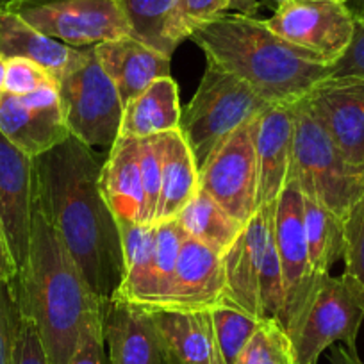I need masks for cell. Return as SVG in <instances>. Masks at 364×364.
Wrapping results in <instances>:
<instances>
[{"instance_id":"cell-1","label":"cell","mask_w":364,"mask_h":364,"mask_svg":"<svg viewBox=\"0 0 364 364\" xmlns=\"http://www.w3.org/2000/svg\"><path fill=\"white\" fill-rule=\"evenodd\" d=\"M102 163L93 149L70 136L34 157V200L72 254L93 295L114 299L124 279L117 216L100 190Z\"/></svg>"},{"instance_id":"cell-2","label":"cell","mask_w":364,"mask_h":364,"mask_svg":"<svg viewBox=\"0 0 364 364\" xmlns=\"http://www.w3.org/2000/svg\"><path fill=\"white\" fill-rule=\"evenodd\" d=\"M13 284L16 304L36 325L50 364H68L84 323L102 302L36 200L29 255Z\"/></svg>"},{"instance_id":"cell-3","label":"cell","mask_w":364,"mask_h":364,"mask_svg":"<svg viewBox=\"0 0 364 364\" xmlns=\"http://www.w3.org/2000/svg\"><path fill=\"white\" fill-rule=\"evenodd\" d=\"M208 65L240 77L268 104H293L328 77V66L281 40L264 20L223 13L190 38Z\"/></svg>"},{"instance_id":"cell-4","label":"cell","mask_w":364,"mask_h":364,"mask_svg":"<svg viewBox=\"0 0 364 364\" xmlns=\"http://www.w3.org/2000/svg\"><path fill=\"white\" fill-rule=\"evenodd\" d=\"M275 204L259 208L222 255L225 269V304L257 320L281 323L284 289L273 241Z\"/></svg>"},{"instance_id":"cell-5","label":"cell","mask_w":364,"mask_h":364,"mask_svg":"<svg viewBox=\"0 0 364 364\" xmlns=\"http://www.w3.org/2000/svg\"><path fill=\"white\" fill-rule=\"evenodd\" d=\"M291 175L306 197L343 220L364 195V173L346 161L306 99L295 102Z\"/></svg>"},{"instance_id":"cell-6","label":"cell","mask_w":364,"mask_h":364,"mask_svg":"<svg viewBox=\"0 0 364 364\" xmlns=\"http://www.w3.org/2000/svg\"><path fill=\"white\" fill-rule=\"evenodd\" d=\"M269 106L240 77L208 65L193 99L182 109L178 131L200 166L220 139Z\"/></svg>"},{"instance_id":"cell-7","label":"cell","mask_w":364,"mask_h":364,"mask_svg":"<svg viewBox=\"0 0 364 364\" xmlns=\"http://www.w3.org/2000/svg\"><path fill=\"white\" fill-rule=\"evenodd\" d=\"M70 136L87 146H113L120 136L124 102L93 47L84 63L58 82Z\"/></svg>"},{"instance_id":"cell-8","label":"cell","mask_w":364,"mask_h":364,"mask_svg":"<svg viewBox=\"0 0 364 364\" xmlns=\"http://www.w3.org/2000/svg\"><path fill=\"white\" fill-rule=\"evenodd\" d=\"M363 320L364 309L346 279L343 275L323 277L288 332L296 364H318L321 353L336 343L357 353V334Z\"/></svg>"},{"instance_id":"cell-9","label":"cell","mask_w":364,"mask_h":364,"mask_svg":"<svg viewBox=\"0 0 364 364\" xmlns=\"http://www.w3.org/2000/svg\"><path fill=\"white\" fill-rule=\"evenodd\" d=\"M255 118L220 139L198 166V188L232 218L247 223L257 202Z\"/></svg>"},{"instance_id":"cell-10","label":"cell","mask_w":364,"mask_h":364,"mask_svg":"<svg viewBox=\"0 0 364 364\" xmlns=\"http://www.w3.org/2000/svg\"><path fill=\"white\" fill-rule=\"evenodd\" d=\"M16 13L40 33L75 48L131 36L122 0H31Z\"/></svg>"},{"instance_id":"cell-11","label":"cell","mask_w":364,"mask_h":364,"mask_svg":"<svg viewBox=\"0 0 364 364\" xmlns=\"http://www.w3.org/2000/svg\"><path fill=\"white\" fill-rule=\"evenodd\" d=\"M264 23L327 66L345 54L355 31V18L341 0H284Z\"/></svg>"},{"instance_id":"cell-12","label":"cell","mask_w":364,"mask_h":364,"mask_svg":"<svg viewBox=\"0 0 364 364\" xmlns=\"http://www.w3.org/2000/svg\"><path fill=\"white\" fill-rule=\"evenodd\" d=\"M273 241L279 255L282 289H284V314L281 325L286 332H289L306 309L318 282L323 279L314 277L311 269L306 225H304V193L291 173L288 184L275 202Z\"/></svg>"},{"instance_id":"cell-13","label":"cell","mask_w":364,"mask_h":364,"mask_svg":"<svg viewBox=\"0 0 364 364\" xmlns=\"http://www.w3.org/2000/svg\"><path fill=\"white\" fill-rule=\"evenodd\" d=\"M0 134L23 154L40 157L70 138L58 84L29 95H0Z\"/></svg>"},{"instance_id":"cell-14","label":"cell","mask_w":364,"mask_h":364,"mask_svg":"<svg viewBox=\"0 0 364 364\" xmlns=\"http://www.w3.org/2000/svg\"><path fill=\"white\" fill-rule=\"evenodd\" d=\"M304 99L352 166L364 173V77H325Z\"/></svg>"},{"instance_id":"cell-15","label":"cell","mask_w":364,"mask_h":364,"mask_svg":"<svg viewBox=\"0 0 364 364\" xmlns=\"http://www.w3.org/2000/svg\"><path fill=\"white\" fill-rule=\"evenodd\" d=\"M34 211V159L0 134V227L16 268L29 255Z\"/></svg>"},{"instance_id":"cell-16","label":"cell","mask_w":364,"mask_h":364,"mask_svg":"<svg viewBox=\"0 0 364 364\" xmlns=\"http://www.w3.org/2000/svg\"><path fill=\"white\" fill-rule=\"evenodd\" d=\"M295 102L273 104L255 117L257 202L255 211L273 205L288 184L293 164Z\"/></svg>"},{"instance_id":"cell-17","label":"cell","mask_w":364,"mask_h":364,"mask_svg":"<svg viewBox=\"0 0 364 364\" xmlns=\"http://www.w3.org/2000/svg\"><path fill=\"white\" fill-rule=\"evenodd\" d=\"M225 304L222 255L188 236L178 252L170 295L157 311H211Z\"/></svg>"},{"instance_id":"cell-18","label":"cell","mask_w":364,"mask_h":364,"mask_svg":"<svg viewBox=\"0 0 364 364\" xmlns=\"http://www.w3.org/2000/svg\"><path fill=\"white\" fill-rule=\"evenodd\" d=\"M102 328L111 364H166L152 313L134 304H102Z\"/></svg>"},{"instance_id":"cell-19","label":"cell","mask_w":364,"mask_h":364,"mask_svg":"<svg viewBox=\"0 0 364 364\" xmlns=\"http://www.w3.org/2000/svg\"><path fill=\"white\" fill-rule=\"evenodd\" d=\"M93 50L97 61L117 86L124 106L156 79L170 77L171 55L136 40L134 36L104 41L95 45Z\"/></svg>"},{"instance_id":"cell-20","label":"cell","mask_w":364,"mask_h":364,"mask_svg":"<svg viewBox=\"0 0 364 364\" xmlns=\"http://www.w3.org/2000/svg\"><path fill=\"white\" fill-rule=\"evenodd\" d=\"M87 48H75L40 33L18 13L0 15V55L4 59L23 58L47 70L55 80H61L84 63Z\"/></svg>"},{"instance_id":"cell-21","label":"cell","mask_w":364,"mask_h":364,"mask_svg":"<svg viewBox=\"0 0 364 364\" xmlns=\"http://www.w3.org/2000/svg\"><path fill=\"white\" fill-rule=\"evenodd\" d=\"M100 190L118 222L146 225L138 138L118 136L100 170Z\"/></svg>"},{"instance_id":"cell-22","label":"cell","mask_w":364,"mask_h":364,"mask_svg":"<svg viewBox=\"0 0 364 364\" xmlns=\"http://www.w3.org/2000/svg\"><path fill=\"white\" fill-rule=\"evenodd\" d=\"M166 364H220L209 311H150Z\"/></svg>"},{"instance_id":"cell-23","label":"cell","mask_w":364,"mask_h":364,"mask_svg":"<svg viewBox=\"0 0 364 364\" xmlns=\"http://www.w3.org/2000/svg\"><path fill=\"white\" fill-rule=\"evenodd\" d=\"M124 250V279L113 300L150 309L156 300V245L154 223L118 222Z\"/></svg>"},{"instance_id":"cell-24","label":"cell","mask_w":364,"mask_h":364,"mask_svg":"<svg viewBox=\"0 0 364 364\" xmlns=\"http://www.w3.org/2000/svg\"><path fill=\"white\" fill-rule=\"evenodd\" d=\"M198 191V164L181 131L163 134L161 191L154 223L175 220Z\"/></svg>"},{"instance_id":"cell-25","label":"cell","mask_w":364,"mask_h":364,"mask_svg":"<svg viewBox=\"0 0 364 364\" xmlns=\"http://www.w3.org/2000/svg\"><path fill=\"white\" fill-rule=\"evenodd\" d=\"M181 114L177 82L171 75L161 77L125 104L120 136L141 139L178 131Z\"/></svg>"},{"instance_id":"cell-26","label":"cell","mask_w":364,"mask_h":364,"mask_svg":"<svg viewBox=\"0 0 364 364\" xmlns=\"http://www.w3.org/2000/svg\"><path fill=\"white\" fill-rule=\"evenodd\" d=\"M175 220L181 223L188 236L200 241L220 255L229 250L245 225L232 218L215 198L209 197L200 188Z\"/></svg>"},{"instance_id":"cell-27","label":"cell","mask_w":364,"mask_h":364,"mask_svg":"<svg viewBox=\"0 0 364 364\" xmlns=\"http://www.w3.org/2000/svg\"><path fill=\"white\" fill-rule=\"evenodd\" d=\"M304 225L314 277L331 275V268L345 254V223L336 213L304 195Z\"/></svg>"},{"instance_id":"cell-28","label":"cell","mask_w":364,"mask_h":364,"mask_svg":"<svg viewBox=\"0 0 364 364\" xmlns=\"http://www.w3.org/2000/svg\"><path fill=\"white\" fill-rule=\"evenodd\" d=\"M229 11V0H175L164 22L163 40L166 54L171 55L184 40L216 16Z\"/></svg>"},{"instance_id":"cell-29","label":"cell","mask_w":364,"mask_h":364,"mask_svg":"<svg viewBox=\"0 0 364 364\" xmlns=\"http://www.w3.org/2000/svg\"><path fill=\"white\" fill-rule=\"evenodd\" d=\"M209 314L220 364H234L262 320L227 304L213 307Z\"/></svg>"},{"instance_id":"cell-30","label":"cell","mask_w":364,"mask_h":364,"mask_svg":"<svg viewBox=\"0 0 364 364\" xmlns=\"http://www.w3.org/2000/svg\"><path fill=\"white\" fill-rule=\"evenodd\" d=\"M234 364H296L286 328L275 320H262Z\"/></svg>"},{"instance_id":"cell-31","label":"cell","mask_w":364,"mask_h":364,"mask_svg":"<svg viewBox=\"0 0 364 364\" xmlns=\"http://www.w3.org/2000/svg\"><path fill=\"white\" fill-rule=\"evenodd\" d=\"M157 229L156 245V300L149 311H157L164 306L170 295L171 281H173L175 266H177L178 252L188 237L177 220L154 223Z\"/></svg>"},{"instance_id":"cell-32","label":"cell","mask_w":364,"mask_h":364,"mask_svg":"<svg viewBox=\"0 0 364 364\" xmlns=\"http://www.w3.org/2000/svg\"><path fill=\"white\" fill-rule=\"evenodd\" d=\"M122 4L131 26V36L166 54L163 29L175 0H122Z\"/></svg>"},{"instance_id":"cell-33","label":"cell","mask_w":364,"mask_h":364,"mask_svg":"<svg viewBox=\"0 0 364 364\" xmlns=\"http://www.w3.org/2000/svg\"><path fill=\"white\" fill-rule=\"evenodd\" d=\"M343 223H345L343 277L346 279L364 309V195L353 204Z\"/></svg>"},{"instance_id":"cell-34","label":"cell","mask_w":364,"mask_h":364,"mask_svg":"<svg viewBox=\"0 0 364 364\" xmlns=\"http://www.w3.org/2000/svg\"><path fill=\"white\" fill-rule=\"evenodd\" d=\"M161 161H163V134L139 139V170L145 193V223H154L161 191Z\"/></svg>"},{"instance_id":"cell-35","label":"cell","mask_w":364,"mask_h":364,"mask_svg":"<svg viewBox=\"0 0 364 364\" xmlns=\"http://www.w3.org/2000/svg\"><path fill=\"white\" fill-rule=\"evenodd\" d=\"M52 84H58V80L36 63L23 58L6 59L4 91L11 95H29L33 91Z\"/></svg>"},{"instance_id":"cell-36","label":"cell","mask_w":364,"mask_h":364,"mask_svg":"<svg viewBox=\"0 0 364 364\" xmlns=\"http://www.w3.org/2000/svg\"><path fill=\"white\" fill-rule=\"evenodd\" d=\"M68 364H111L102 328V304L90 314Z\"/></svg>"},{"instance_id":"cell-37","label":"cell","mask_w":364,"mask_h":364,"mask_svg":"<svg viewBox=\"0 0 364 364\" xmlns=\"http://www.w3.org/2000/svg\"><path fill=\"white\" fill-rule=\"evenodd\" d=\"M11 364H50L36 325L20 307L18 316H16V334Z\"/></svg>"},{"instance_id":"cell-38","label":"cell","mask_w":364,"mask_h":364,"mask_svg":"<svg viewBox=\"0 0 364 364\" xmlns=\"http://www.w3.org/2000/svg\"><path fill=\"white\" fill-rule=\"evenodd\" d=\"M16 306L15 284H0V364L13 363V346L16 334Z\"/></svg>"},{"instance_id":"cell-39","label":"cell","mask_w":364,"mask_h":364,"mask_svg":"<svg viewBox=\"0 0 364 364\" xmlns=\"http://www.w3.org/2000/svg\"><path fill=\"white\" fill-rule=\"evenodd\" d=\"M331 77H364V20H355V31L345 54L328 66Z\"/></svg>"},{"instance_id":"cell-40","label":"cell","mask_w":364,"mask_h":364,"mask_svg":"<svg viewBox=\"0 0 364 364\" xmlns=\"http://www.w3.org/2000/svg\"><path fill=\"white\" fill-rule=\"evenodd\" d=\"M16 275H18V268H16V262L9 250L8 241H6L4 230L0 227V284L13 282Z\"/></svg>"},{"instance_id":"cell-41","label":"cell","mask_w":364,"mask_h":364,"mask_svg":"<svg viewBox=\"0 0 364 364\" xmlns=\"http://www.w3.org/2000/svg\"><path fill=\"white\" fill-rule=\"evenodd\" d=\"M259 8H261L259 0H229V11L237 13V15L255 18V15L259 13Z\"/></svg>"},{"instance_id":"cell-42","label":"cell","mask_w":364,"mask_h":364,"mask_svg":"<svg viewBox=\"0 0 364 364\" xmlns=\"http://www.w3.org/2000/svg\"><path fill=\"white\" fill-rule=\"evenodd\" d=\"M332 364H364L359 359V353H352L345 346H336L331 355Z\"/></svg>"},{"instance_id":"cell-43","label":"cell","mask_w":364,"mask_h":364,"mask_svg":"<svg viewBox=\"0 0 364 364\" xmlns=\"http://www.w3.org/2000/svg\"><path fill=\"white\" fill-rule=\"evenodd\" d=\"M31 0H0V15L4 13H16Z\"/></svg>"},{"instance_id":"cell-44","label":"cell","mask_w":364,"mask_h":364,"mask_svg":"<svg viewBox=\"0 0 364 364\" xmlns=\"http://www.w3.org/2000/svg\"><path fill=\"white\" fill-rule=\"evenodd\" d=\"M350 13L353 15L355 20H364V0H348L346 2Z\"/></svg>"},{"instance_id":"cell-45","label":"cell","mask_w":364,"mask_h":364,"mask_svg":"<svg viewBox=\"0 0 364 364\" xmlns=\"http://www.w3.org/2000/svg\"><path fill=\"white\" fill-rule=\"evenodd\" d=\"M4 79H6V59L0 55V95L4 93Z\"/></svg>"},{"instance_id":"cell-46","label":"cell","mask_w":364,"mask_h":364,"mask_svg":"<svg viewBox=\"0 0 364 364\" xmlns=\"http://www.w3.org/2000/svg\"><path fill=\"white\" fill-rule=\"evenodd\" d=\"M264 2H272V4H275V8H277V6H281L284 0H264Z\"/></svg>"},{"instance_id":"cell-47","label":"cell","mask_w":364,"mask_h":364,"mask_svg":"<svg viewBox=\"0 0 364 364\" xmlns=\"http://www.w3.org/2000/svg\"><path fill=\"white\" fill-rule=\"evenodd\" d=\"M341 2H348V0H341Z\"/></svg>"}]
</instances>
